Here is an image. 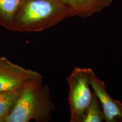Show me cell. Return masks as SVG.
Returning a JSON list of instances; mask_svg holds the SVG:
<instances>
[{
    "mask_svg": "<svg viewBox=\"0 0 122 122\" xmlns=\"http://www.w3.org/2000/svg\"><path fill=\"white\" fill-rule=\"evenodd\" d=\"M70 18L60 0H23L15 15L13 31L39 32Z\"/></svg>",
    "mask_w": 122,
    "mask_h": 122,
    "instance_id": "obj_1",
    "label": "cell"
},
{
    "mask_svg": "<svg viewBox=\"0 0 122 122\" xmlns=\"http://www.w3.org/2000/svg\"><path fill=\"white\" fill-rule=\"evenodd\" d=\"M42 79L31 81L23 88L11 113L4 122H47L56 110L50 89Z\"/></svg>",
    "mask_w": 122,
    "mask_h": 122,
    "instance_id": "obj_2",
    "label": "cell"
},
{
    "mask_svg": "<svg viewBox=\"0 0 122 122\" xmlns=\"http://www.w3.org/2000/svg\"><path fill=\"white\" fill-rule=\"evenodd\" d=\"M91 68L75 67L67 81L69 86L68 104L71 122H81L85 111L92 101L94 92L91 85Z\"/></svg>",
    "mask_w": 122,
    "mask_h": 122,
    "instance_id": "obj_3",
    "label": "cell"
},
{
    "mask_svg": "<svg viewBox=\"0 0 122 122\" xmlns=\"http://www.w3.org/2000/svg\"><path fill=\"white\" fill-rule=\"evenodd\" d=\"M39 79H42V76L38 72L0 57V92L21 89L31 81Z\"/></svg>",
    "mask_w": 122,
    "mask_h": 122,
    "instance_id": "obj_4",
    "label": "cell"
},
{
    "mask_svg": "<svg viewBox=\"0 0 122 122\" xmlns=\"http://www.w3.org/2000/svg\"><path fill=\"white\" fill-rule=\"evenodd\" d=\"M91 85L102 107L105 121L122 122V103L108 94L105 83L98 78L93 70L91 74Z\"/></svg>",
    "mask_w": 122,
    "mask_h": 122,
    "instance_id": "obj_5",
    "label": "cell"
},
{
    "mask_svg": "<svg viewBox=\"0 0 122 122\" xmlns=\"http://www.w3.org/2000/svg\"><path fill=\"white\" fill-rule=\"evenodd\" d=\"M70 17L88 18L109 6L113 0H60Z\"/></svg>",
    "mask_w": 122,
    "mask_h": 122,
    "instance_id": "obj_6",
    "label": "cell"
},
{
    "mask_svg": "<svg viewBox=\"0 0 122 122\" xmlns=\"http://www.w3.org/2000/svg\"><path fill=\"white\" fill-rule=\"evenodd\" d=\"M23 0H0V25L13 31L15 15Z\"/></svg>",
    "mask_w": 122,
    "mask_h": 122,
    "instance_id": "obj_7",
    "label": "cell"
},
{
    "mask_svg": "<svg viewBox=\"0 0 122 122\" xmlns=\"http://www.w3.org/2000/svg\"><path fill=\"white\" fill-rule=\"evenodd\" d=\"M23 88L17 90L0 92V122L11 113Z\"/></svg>",
    "mask_w": 122,
    "mask_h": 122,
    "instance_id": "obj_8",
    "label": "cell"
},
{
    "mask_svg": "<svg viewBox=\"0 0 122 122\" xmlns=\"http://www.w3.org/2000/svg\"><path fill=\"white\" fill-rule=\"evenodd\" d=\"M105 117L100 101L94 94L92 101L85 111L81 122H102Z\"/></svg>",
    "mask_w": 122,
    "mask_h": 122,
    "instance_id": "obj_9",
    "label": "cell"
}]
</instances>
